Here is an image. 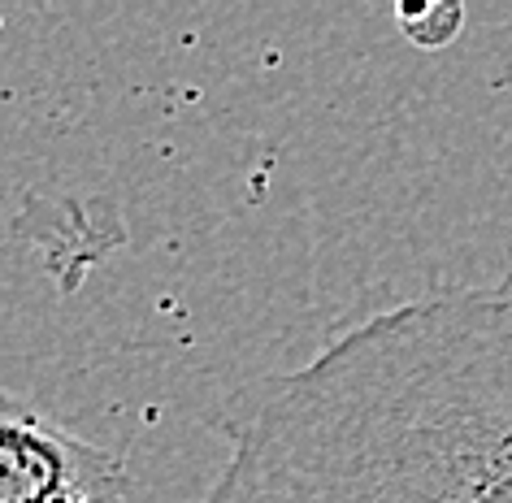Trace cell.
<instances>
[{
	"label": "cell",
	"mask_w": 512,
	"mask_h": 503,
	"mask_svg": "<svg viewBox=\"0 0 512 503\" xmlns=\"http://www.w3.org/2000/svg\"><path fill=\"white\" fill-rule=\"evenodd\" d=\"M395 22L408 35L413 48H426V53H439V48L456 44L460 31H465V5L456 0H421V5H400L395 9Z\"/></svg>",
	"instance_id": "3"
},
{
	"label": "cell",
	"mask_w": 512,
	"mask_h": 503,
	"mask_svg": "<svg viewBox=\"0 0 512 503\" xmlns=\"http://www.w3.org/2000/svg\"><path fill=\"white\" fill-rule=\"evenodd\" d=\"M122 490L118 451L87 443L31 395L0 386V503H100Z\"/></svg>",
	"instance_id": "2"
},
{
	"label": "cell",
	"mask_w": 512,
	"mask_h": 503,
	"mask_svg": "<svg viewBox=\"0 0 512 503\" xmlns=\"http://www.w3.org/2000/svg\"><path fill=\"white\" fill-rule=\"evenodd\" d=\"M226 434L209 503H512V278L343 326Z\"/></svg>",
	"instance_id": "1"
},
{
	"label": "cell",
	"mask_w": 512,
	"mask_h": 503,
	"mask_svg": "<svg viewBox=\"0 0 512 503\" xmlns=\"http://www.w3.org/2000/svg\"><path fill=\"white\" fill-rule=\"evenodd\" d=\"M70 503H83V499H70Z\"/></svg>",
	"instance_id": "4"
}]
</instances>
